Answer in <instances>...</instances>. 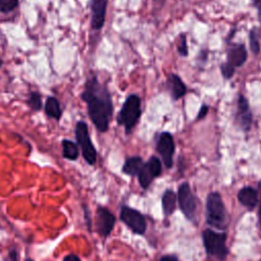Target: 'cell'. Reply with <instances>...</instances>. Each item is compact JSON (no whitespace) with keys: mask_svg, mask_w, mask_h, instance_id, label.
<instances>
[{"mask_svg":"<svg viewBox=\"0 0 261 261\" xmlns=\"http://www.w3.org/2000/svg\"><path fill=\"white\" fill-rule=\"evenodd\" d=\"M83 209H84V215H85V219H86V223L88 226V229L91 230L92 228V220H91V215H90V210L88 208L87 205H83Z\"/></svg>","mask_w":261,"mask_h":261,"instance_id":"484cf974","label":"cell"},{"mask_svg":"<svg viewBox=\"0 0 261 261\" xmlns=\"http://www.w3.org/2000/svg\"><path fill=\"white\" fill-rule=\"evenodd\" d=\"M249 46L253 54L257 55L261 49V29L259 27H253L249 31Z\"/></svg>","mask_w":261,"mask_h":261,"instance_id":"ffe728a7","label":"cell"},{"mask_svg":"<svg viewBox=\"0 0 261 261\" xmlns=\"http://www.w3.org/2000/svg\"><path fill=\"white\" fill-rule=\"evenodd\" d=\"M174 150L175 144L172 135L168 132L161 133L156 142V151L161 156L163 164L166 168H171L173 165Z\"/></svg>","mask_w":261,"mask_h":261,"instance_id":"30bf717a","label":"cell"},{"mask_svg":"<svg viewBox=\"0 0 261 261\" xmlns=\"http://www.w3.org/2000/svg\"><path fill=\"white\" fill-rule=\"evenodd\" d=\"M158 261H179V260L173 255H164Z\"/></svg>","mask_w":261,"mask_h":261,"instance_id":"f546056e","label":"cell"},{"mask_svg":"<svg viewBox=\"0 0 261 261\" xmlns=\"http://www.w3.org/2000/svg\"><path fill=\"white\" fill-rule=\"evenodd\" d=\"M81 98L87 105L88 115L95 127L100 133L107 132L113 115V102L108 88L96 75H91L85 82Z\"/></svg>","mask_w":261,"mask_h":261,"instance_id":"6da1fadb","label":"cell"},{"mask_svg":"<svg viewBox=\"0 0 261 261\" xmlns=\"http://www.w3.org/2000/svg\"><path fill=\"white\" fill-rule=\"evenodd\" d=\"M239 202L249 210H253L258 204V192L253 187L246 186L238 192Z\"/></svg>","mask_w":261,"mask_h":261,"instance_id":"9a60e30c","label":"cell"},{"mask_svg":"<svg viewBox=\"0 0 261 261\" xmlns=\"http://www.w3.org/2000/svg\"><path fill=\"white\" fill-rule=\"evenodd\" d=\"M208 111H209V108L207 105H202L197 116H196V119L199 120V119H203L207 114H208Z\"/></svg>","mask_w":261,"mask_h":261,"instance_id":"4316f807","label":"cell"},{"mask_svg":"<svg viewBox=\"0 0 261 261\" xmlns=\"http://www.w3.org/2000/svg\"><path fill=\"white\" fill-rule=\"evenodd\" d=\"M63 261H81V258L77 255L71 253V254H67L66 256H64Z\"/></svg>","mask_w":261,"mask_h":261,"instance_id":"f1b7e54d","label":"cell"},{"mask_svg":"<svg viewBox=\"0 0 261 261\" xmlns=\"http://www.w3.org/2000/svg\"><path fill=\"white\" fill-rule=\"evenodd\" d=\"M162 172V163L156 156H151L147 162H144L140 172L138 173L139 184L142 189L147 190L154 178L158 177Z\"/></svg>","mask_w":261,"mask_h":261,"instance_id":"ba28073f","label":"cell"},{"mask_svg":"<svg viewBox=\"0 0 261 261\" xmlns=\"http://www.w3.org/2000/svg\"><path fill=\"white\" fill-rule=\"evenodd\" d=\"M176 202H177V198H176L175 193L170 189L165 190L162 195V199H161L162 211H163L164 216L168 217L174 212L175 207H176Z\"/></svg>","mask_w":261,"mask_h":261,"instance_id":"2e32d148","label":"cell"},{"mask_svg":"<svg viewBox=\"0 0 261 261\" xmlns=\"http://www.w3.org/2000/svg\"><path fill=\"white\" fill-rule=\"evenodd\" d=\"M44 109H45L46 115L50 118H54L56 120H59L61 115H62V110H61V107H60V103H59L58 99L53 97V96H50L46 99Z\"/></svg>","mask_w":261,"mask_h":261,"instance_id":"ac0fdd59","label":"cell"},{"mask_svg":"<svg viewBox=\"0 0 261 261\" xmlns=\"http://www.w3.org/2000/svg\"><path fill=\"white\" fill-rule=\"evenodd\" d=\"M18 6V0H0V12L8 13Z\"/></svg>","mask_w":261,"mask_h":261,"instance_id":"603a6c76","label":"cell"},{"mask_svg":"<svg viewBox=\"0 0 261 261\" xmlns=\"http://www.w3.org/2000/svg\"><path fill=\"white\" fill-rule=\"evenodd\" d=\"M108 0H90L89 6L91 10V28L100 31L104 23L107 11Z\"/></svg>","mask_w":261,"mask_h":261,"instance_id":"7c38bea8","label":"cell"},{"mask_svg":"<svg viewBox=\"0 0 261 261\" xmlns=\"http://www.w3.org/2000/svg\"><path fill=\"white\" fill-rule=\"evenodd\" d=\"M61 146H62V156L65 159H68L71 161L77 159L80 154L79 147L73 141L68 139H63L61 141Z\"/></svg>","mask_w":261,"mask_h":261,"instance_id":"d6986e66","label":"cell"},{"mask_svg":"<svg viewBox=\"0 0 261 261\" xmlns=\"http://www.w3.org/2000/svg\"><path fill=\"white\" fill-rule=\"evenodd\" d=\"M2 64H3V59H2V57L0 56V67L2 66Z\"/></svg>","mask_w":261,"mask_h":261,"instance_id":"1f68e13d","label":"cell"},{"mask_svg":"<svg viewBox=\"0 0 261 261\" xmlns=\"http://www.w3.org/2000/svg\"><path fill=\"white\" fill-rule=\"evenodd\" d=\"M176 50L180 56H188L189 55V48H188V43H187V37L185 34H180L177 42H176Z\"/></svg>","mask_w":261,"mask_h":261,"instance_id":"7402d4cb","label":"cell"},{"mask_svg":"<svg viewBox=\"0 0 261 261\" xmlns=\"http://www.w3.org/2000/svg\"><path fill=\"white\" fill-rule=\"evenodd\" d=\"M24 261H34L33 259H31V258H27Z\"/></svg>","mask_w":261,"mask_h":261,"instance_id":"d6a6232c","label":"cell"},{"mask_svg":"<svg viewBox=\"0 0 261 261\" xmlns=\"http://www.w3.org/2000/svg\"><path fill=\"white\" fill-rule=\"evenodd\" d=\"M248 58V51L244 44L242 43H231L227 45L226 48V63L233 67L242 66Z\"/></svg>","mask_w":261,"mask_h":261,"instance_id":"4fadbf2b","label":"cell"},{"mask_svg":"<svg viewBox=\"0 0 261 261\" xmlns=\"http://www.w3.org/2000/svg\"><path fill=\"white\" fill-rule=\"evenodd\" d=\"M166 87L169 92L170 97L173 100H178L184 97L187 93V86L179 77V75L175 73L168 74L166 79Z\"/></svg>","mask_w":261,"mask_h":261,"instance_id":"5bb4252c","label":"cell"},{"mask_svg":"<svg viewBox=\"0 0 261 261\" xmlns=\"http://www.w3.org/2000/svg\"><path fill=\"white\" fill-rule=\"evenodd\" d=\"M259 261H261V259H260V260H259Z\"/></svg>","mask_w":261,"mask_h":261,"instance_id":"836d02e7","label":"cell"},{"mask_svg":"<svg viewBox=\"0 0 261 261\" xmlns=\"http://www.w3.org/2000/svg\"><path fill=\"white\" fill-rule=\"evenodd\" d=\"M177 203L181 213L191 221L196 220L197 215V198L194 195L189 182L184 181L177 190Z\"/></svg>","mask_w":261,"mask_h":261,"instance_id":"8992f818","label":"cell"},{"mask_svg":"<svg viewBox=\"0 0 261 261\" xmlns=\"http://www.w3.org/2000/svg\"><path fill=\"white\" fill-rule=\"evenodd\" d=\"M4 261H19V256H18V252L15 249H11L7 256L4 258Z\"/></svg>","mask_w":261,"mask_h":261,"instance_id":"d4e9b609","label":"cell"},{"mask_svg":"<svg viewBox=\"0 0 261 261\" xmlns=\"http://www.w3.org/2000/svg\"><path fill=\"white\" fill-rule=\"evenodd\" d=\"M120 220L134 232L137 234H144L147 228V221L145 216L138 210L122 206L120 209Z\"/></svg>","mask_w":261,"mask_h":261,"instance_id":"52a82bcc","label":"cell"},{"mask_svg":"<svg viewBox=\"0 0 261 261\" xmlns=\"http://www.w3.org/2000/svg\"><path fill=\"white\" fill-rule=\"evenodd\" d=\"M234 122L245 133L251 129L253 123V113L247 98L243 94H239L234 112Z\"/></svg>","mask_w":261,"mask_h":261,"instance_id":"9c48e42d","label":"cell"},{"mask_svg":"<svg viewBox=\"0 0 261 261\" xmlns=\"http://www.w3.org/2000/svg\"><path fill=\"white\" fill-rule=\"evenodd\" d=\"M226 239L227 237L225 232H219L211 228L204 229L202 232V240L206 254L219 261H225L228 255Z\"/></svg>","mask_w":261,"mask_h":261,"instance_id":"277c9868","label":"cell"},{"mask_svg":"<svg viewBox=\"0 0 261 261\" xmlns=\"http://www.w3.org/2000/svg\"><path fill=\"white\" fill-rule=\"evenodd\" d=\"M258 219H259V224H260V228H261V200H260L259 209H258Z\"/></svg>","mask_w":261,"mask_h":261,"instance_id":"4dcf8cb0","label":"cell"},{"mask_svg":"<svg viewBox=\"0 0 261 261\" xmlns=\"http://www.w3.org/2000/svg\"><path fill=\"white\" fill-rule=\"evenodd\" d=\"M220 72H221V75L223 76V79L230 80L233 76L236 69L233 67H231L230 65H228L226 62H223L220 64Z\"/></svg>","mask_w":261,"mask_h":261,"instance_id":"cb8c5ba5","label":"cell"},{"mask_svg":"<svg viewBox=\"0 0 261 261\" xmlns=\"http://www.w3.org/2000/svg\"><path fill=\"white\" fill-rule=\"evenodd\" d=\"M206 222L211 227L221 230L227 226L225 205L218 192H212L206 198Z\"/></svg>","mask_w":261,"mask_h":261,"instance_id":"7a4b0ae2","label":"cell"},{"mask_svg":"<svg viewBox=\"0 0 261 261\" xmlns=\"http://www.w3.org/2000/svg\"><path fill=\"white\" fill-rule=\"evenodd\" d=\"M253 1V5L257 11V16H258V19L261 23V0H252Z\"/></svg>","mask_w":261,"mask_h":261,"instance_id":"83f0119b","label":"cell"},{"mask_svg":"<svg viewBox=\"0 0 261 261\" xmlns=\"http://www.w3.org/2000/svg\"><path fill=\"white\" fill-rule=\"evenodd\" d=\"M143 164H144V161L140 156L127 157L122 165V172L129 176L138 175Z\"/></svg>","mask_w":261,"mask_h":261,"instance_id":"e0dca14e","label":"cell"},{"mask_svg":"<svg viewBox=\"0 0 261 261\" xmlns=\"http://www.w3.org/2000/svg\"><path fill=\"white\" fill-rule=\"evenodd\" d=\"M27 105L33 110V111H39L42 108V96L39 92L37 91H33L30 93L27 101H25Z\"/></svg>","mask_w":261,"mask_h":261,"instance_id":"44dd1931","label":"cell"},{"mask_svg":"<svg viewBox=\"0 0 261 261\" xmlns=\"http://www.w3.org/2000/svg\"><path fill=\"white\" fill-rule=\"evenodd\" d=\"M115 224L114 214L104 206H98L96 213V227L101 237H108Z\"/></svg>","mask_w":261,"mask_h":261,"instance_id":"8fae6325","label":"cell"},{"mask_svg":"<svg viewBox=\"0 0 261 261\" xmlns=\"http://www.w3.org/2000/svg\"><path fill=\"white\" fill-rule=\"evenodd\" d=\"M74 136L77 145L82 149V154L86 162L90 165H94L97 160V151L92 143L88 124L84 120L76 122L74 127Z\"/></svg>","mask_w":261,"mask_h":261,"instance_id":"5b68a950","label":"cell"},{"mask_svg":"<svg viewBox=\"0 0 261 261\" xmlns=\"http://www.w3.org/2000/svg\"><path fill=\"white\" fill-rule=\"evenodd\" d=\"M141 98L137 94L128 95L117 115V123L122 125L124 133L129 135L141 116Z\"/></svg>","mask_w":261,"mask_h":261,"instance_id":"3957f363","label":"cell"}]
</instances>
